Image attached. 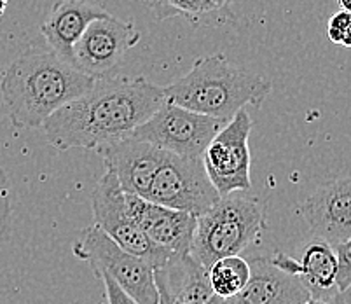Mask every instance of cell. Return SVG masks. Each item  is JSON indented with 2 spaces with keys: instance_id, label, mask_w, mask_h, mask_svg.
I'll use <instances>...</instances> for the list:
<instances>
[{
  "instance_id": "obj_1",
  "label": "cell",
  "mask_w": 351,
  "mask_h": 304,
  "mask_svg": "<svg viewBox=\"0 0 351 304\" xmlns=\"http://www.w3.org/2000/svg\"><path fill=\"white\" fill-rule=\"evenodd\" d=\"M165 100L162 86L145 78L107 75L53 112L40 130L54 149L97 150L132 135Z\"/></svg>"
},
{
  "instance_id": "obj_2",
  "label": "cell",
  "mask_w": 351,
  "mask_h": 304,
  "mask_svg": "<svg viewBox=\"0 0 351 304\" xmlns=\"http://www.w3.org/2000/svg\"><path fill=\"white\" fill-rule=\"evenodd\" d=\"M95 79L53 51H25L0 79V97L16 130H37L63 105L81 97Z\"/></svg>"
},
{
  "instance_id": "obj_3",
  "label": "cell",
  "mask_w": 351,
  "mask_h": 304,
  "mask_svg": "<svg viewBox=\"0 0 351 304\" xmlns=\"http://www.w3.org/2000/svg\"><path fill=\"white\" fill-rule=\"evenodd\" d=\"M271 89L269 79L234 69L220 53L197 58L184 78L162 86L168 102L224 121L247 105L263 107Z\"/></svg>"
},
{
  "instance_id": "obj_4",
  "label": "cell",
  "mask_w": 351,
  "mask_h": 304,
  "mask_svg": "<svg viewBox=\"0 0 351 304\" xmlns=\"http://www.w3.org/2000/svg\"><path fill=\"white\" fill-rule=\"evenodd\" d=\"M267 226L266 203L248 191L220 196L196 217L191 255L205 270L228 255H239L257 243Z\"/></svg>"
},
{
  "instance_id": "obj_5",
  "label": "cell",
  "mask_w": 351,
  "mask_h": 304,
  "mask_svg": "<svg viewBox=\"0 0 351 304\" xmlns=\"http://www.w3.org/2000/svg\"><path fill=\"white\" fill-rule=\"evenodd\" d=\"M72 252L91 266L95 277L108 274L138 304H159L154 268L143 259L123 250L97 224L86 227L73 242Z\"/></svg>"
},
{
  "instance_id": "obj_6",
  "label": "cell",
  "mask_w": 351,
  "mask_h": 304,
  "mask_svg": "<svg viewBox=\"0 0 351 304\" xmlns=\"http://www.w3.org/2000/svg\"><path fill=\"white\" fill-rule=\"evenodd\" d=\"M228 121L205 116L165 100L130 137L143 140L180 158H201L210 140Z\"/></svg>"
},
{
  "instance_id": "obj_7",
  "label": "cell",
  "mask_w": 351,
  "mask_h": 304,
  "mask_svg": "<svg viewBox=\"0 0 351 304\" xmlns=\"http://www.w3.org/2000/svg\"><path fill=\"white\" fill-rule=\"evenodd\" d=\"M220 198L201 158H180L166 150L145 200L201 215Z\"/></svg>"
},
{
  "instance_id": "obj_8",
  "label": "cell",
  "mask_w": 351,
  "mask_h": 304,
  "mask_svg": "<svg viewBox=\"0 0 351 304\" xmlns=\"http://www.w3.org/2000/svg\"><path fill=\"white\" fill-rule=\"evenodd\" d=\"M252 119L245 108L220 128L201 156L206 174L220 196L234 191H250Z\"/></svg>"
},
{
  "instance_id": "obj_9",
  "label": "cell",
  "mask_w": 351,
  "mask_h": 304,
  "mask_svg": "<svg viewBox=\"0 0 351 304\" xmlns=\"http://www.w3.org/2000/svg\"><path fill=\"white\" fill-rule=\"evenodd\" d=\"M91 204H93L95 224L123 250L143 259L152 268H158L170 255H173L171 252L154 245L128 213L124 191L110 169H105V174L97 182Z\"/></svg>"
},
{
  "instance_id": "obj_10",
  "label": "cell",
  "mask_w": 351,
  "mask_h": 304,
  "mask_svg": "<svg viewBox=\"0 0 351 304\" xmlns=\"http://www.w3.org/2000/svg\"><path fill=\"white\" fill-rule=\"evenodd\" d=\"M140 39L142 34L132 21L107 14L88 25L73 46L72 65L89 78H107Z\"/></svg>"
},
{
  "instance_id": "obj_11",
  "label": "cell",
  "mask_w": 351,
  "mask_h": 304,
  "mask_svg": "<svg viewBox=\"0 0 351 304\" xmlns=\"http://www.w3.org/2000/svg\"><path fill=\"white\" fill-rule=\"evenodd\" d=\"M128 213L154 245L171 254H191L196 215L152 203L136 194L124 193Z\"/></svg>"
},
{
  "instance_id": "obj_12",
  "label": "cell",
  "mask_w": 351,
  "mask_h": 304,
  "mask_svg": "<svg viewBox=\"0 0 351 304\" xmlns=\"http://www.w3.org/2000/svg\"><path fill=\"white\" fill-rule=\"evenodd\" d=\"M301 215L317 238L332 246L351 236V175L325 182L306 198Z\"/></svg>"
},
{
  "instance_id": "obj_13",
  "label": "cell",
  "mask_w": 351,
  "mask_h": 304,
  "mask_svg": "<svg viewBox=\"0 0 351 304\" xmlns=\"http://www.w3.org/2000/svg\"><path fill=\"white\" fill-rule=\"evenodd\" d=\"M105 163L119 180L124 193L145 198L156 172L161 166L166 150L143 140L126 137L97 149Z\"/></svg>"
},
{
  "instance_id": "obj_14",
  "label": "cell",
  "mask_w": 351,
  "mask_h": 304,
  "mask_svg": "<svg viewBox=\"0 0 351 304\" xmlns=\"http://www.w3.org/2000/svg\"><path fill=\"white\" fill-rule=\"evenodd\" d=\"M250 278L247 285L236 296L219 299L213 296L215 304H298L309 299L308 290L298 274H290L274 266L271 257L255 255L248 259Z\"/></svg>"
},
{
  "instance_id": "obj_15",
  "label": "cell",
  "mask_w": 351,
  "mask_h": 304,
  "mask_svg": "<svg viewBox=\"0 0 351 304\" xmlns=\"http://www.w3.org/2000/svg\"><path fill=\"white\" fill-rule=\"evenodd\" d=\"M159 304H206L213 290L205 270L191 254H173L154 268Z\"/></svg>"
},
{
  "instance_id": "obj_16",
  "label": "cell",
  "mask_w": 351,
  "mask_h": 304,
  "mask_svg": "<svg viewBox=\"0 0 351 304\" xmlns=\"http://www.w3.org/2000/svg\"><path fill=\"white\" fill-rule=\"evenodd\" d=\"M110 14L101 5L88 0H56L40 25V34L54 54L72 65L73 46L93 20Z\"/></svg>"
},
{
  "instance_id": "obj_17",
  "label": "cell",
  "mask_w": 351,
  "mask_h": 304,
  "mask_svg": "<svg viewBox=\"0 0 351 304\" xmlns=\"http://www.w3.org/2000/svg\"><path fill=\"white\" fill-rule=\"evenodd\" d=\"M337 271L339 264L334 246L315 236L302 250L298 273L311 292V297L328 301L336 296Z\"/></svg>"
},
{
  "instance_id": "obj_18",
  "label": "cell",
  "mask_w": 351,
  "mask_h": 304,
  "mask_svg": "<svg viewBox=\"0 0 351 304\" xmlns=\"http://www.w3.org/2000/svg\"><path fill=\"white\" fill-rule=\"evenodd\" d=\"M250 278V264L239 255H228L213 262L208 268V281L213 296L229 299L247 285Z\"/></svg>"
},
{
  "instance_id": "obj_19",
  "label": "cell",
  "mask_w": 351,
  "mask_h": 304,
  "mask_svg": "<svg viewBox=\"0 0 351 304\" xmlns=\"http://www.w3.org/2000/svg\"><path fill=\"white\" fill-rule=\"evenodd\" d=\"M228 5V0H161L152 5L158 20H170L175 16H186V18H196L201 14L220 11Z\"/></svg>"
},
{
  "instance_id": "obj_20",
  "label": "cell",
  "mask_w": 351,
  "mask_h": 304,
  "mask_svg": "<svg viewBox=\"0 0 351 304\" xmlns=\"http://www.w3.org/2000/svg\"><path fill=\"white\" fill-rule=\"evenodd\" d=\"M11 184L8 174L0 168V246L4 245L11 235Z\"/></svg>"
},
{
  "instance_id": "obj_21",
  "label": "cell",
  "mask_w": 351,
  "mask_h": 304,
  "mask_svg": "<svg viewBox=\"0 0 351 304\" xmlns=\"http://www.w3.org/2000/svg\"><path fill=\"white\" fill-rule=\"evenodd\" d=\"M328 39L337 46L351 47V12L343 11L332 16L327 25Z\"/></svg>"
},
{
  "instance_id": "obj_22",
  "label": "cell",
  "mask_w": 351,
  "mask_h": 304,
  "mask_svg": "<svg viewBox=\"0 0 351 304\" xmlns=\"http://www.w3.org/2000/svg\"><path fill=\"white\" fill-rule=\"evenodd\" d=\"M334 250H336L337 264H339V271H337V292H339L351 283V236L334 245Z\"/></svg>"
},
{
  "instance_id": "obj_23",
  "label": "cell",
  "mask_w": 351,
  "mask_h": 304,
  "mask_svg": "<svg viewBox=\"0 0 351 304\" xmlns=\"http://www.w3.org/2000/svg\"><path fill=\"white\" fill-rule=\"evenodd\" d=\"M98 280H101V283H104L107 304H138L123 287H119V283L114 278L108 277V274H100Z\"/></svg>"
},
{
  "instance_id": "obj_24",
  "label": "cell",
  "mask_w": 351,
  "mask_h": 304,
  "mask_svg": "<svg viewBox=\"0 0 351 304\" xmlns=\"http://www.w3.org/2000/svg\"><path fill=\"white\" fill-rule=\"evenodd\" d=\"M332 304H351V283L344 290H339L336 296L332 297Z\"/></svg>"
},
{
  "instance_id": "obj_25",
  "label": "cell",
  "mask_w": 351,
  "mask_h": 304,
  "mask_svg": "<svg viewBox=\"0 0 351 304\" xmlns=\"http://www.w3.org/2000/svg\"><path fill=\"white\" fill-rule=\"evenodd\" d=\"M298 304H332L330 301H324V299H317V297H309V299L302 301V303Z\"/></svg>"
},
{
  "instance_id": "obj_26",
  "label": "cell",
  "mask_w": 351,
  "mask_h": 304,
  "mask_svg": "<svg viewBox=\"0 0 351 304\" xmlns=\"http://www.w3.org/2000/svg\"><path fill=\"white\" fill-rule=\"evenodd\" d=\"M337 2H339V5L343 11L351 12V0H337Z\"/></svg>"
},
{
  "instance_id": "obj_27",
  "label": "cell",
  "mask_w": 351,
  "mask_h": 304,
  "mask_svg": "<svg viewBox=\"0 0 351 304\" xmlns=\"http://www.w3.org/2000/svg\"><path fill=\"white\" fill-rule=\"evenodd\" d=\"M8 5H9V0H0V16H4Z\"/></svg>"
},
{
  "instance_id": "obj_28",
  "label": "cell",
  "mask_w": 351,
  "mask_h": 304,
  "mask_svg": "<svg viewBox=\"0 0 351 304\" xmlns=\"http://www.w3.org/2000/svg\"><path fill=\"white\" fill-rule=\"evenodd\" d=\"M206 304H215V303H213V297H212V301H210V303H206Z\"/></svg>"
}]
</instances>
